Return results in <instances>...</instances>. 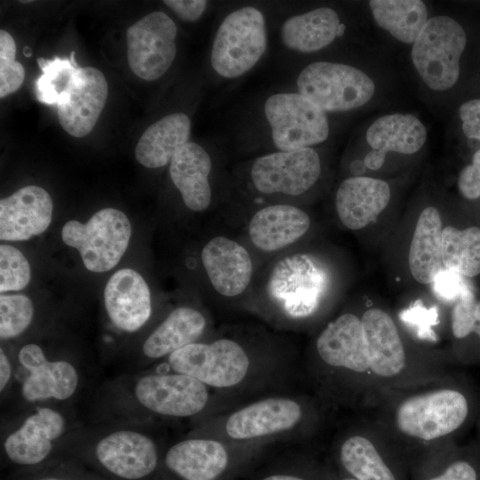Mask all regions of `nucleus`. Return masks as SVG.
Instances as JSON below:
<instances>
[{
	"instance_id": "nucleus-1",
	"label": "nucleus",
	"mask_w": 480,
	"mask_h": 480,
	"mask_svg": "<svg viewBox=\"0 0 480 480\" xmlns=\"http://www.w3.org/2000/svg\"><path fill=\"white\" fill-rule=\"evenodd\" d=\"M268 44L267 20L252 5L229 12L219 24L210 52V64L217 76L237 79L260 61Z\"/></svg>"
},
{
	"instance_id": "nucleus-2",
	"label": "nucleus",
	"mask_w": 480,
	"mask_h": 480,
	"mask_svg": "<svg viewBox=\"0 0 480 480\" xmlns=\"http://www.w3.org/2000/svg\"><path fill=\"white\" fill-rule=\"evenodd\" d=\"M467 43V33L455 19L442 15L428 20L413 43L412 59L429 88L445 91L455 85Z\"/></svg>"
},
{
	"instance_id": "nucleus-3",
	"label": "nucleus",
	"mask_w": 480,
	"mask_h": 480,
	"mask_svg": "<svg viewBox=\"0 0 480 480\" xmlns=\"http://www.w3.org/2000/svg\"><path fill=\"white\" fill-rule=\"evenodd\" d=\"M262 113L276 151L313 148L329 136L326 113L297 91L270 94Z\"/></svg>"
},
{
	"instance_id": "nucleus-4",
	"label": "nucleus",
	"mask_w": 480,
	"mask_h": 480,
	"mask_svg": "<svg viewBox=\"0 0 480 480\" xmlns=\"http://www.w3.org/2000/svg\"><path fill=\"white\" fill-rule=\"evenodd\" d=\"M131 234L129 219L114 208L100 210L86 223L69 220L61 230L63 242L78 250L84 267L96 273L106 272L119 262Z\"/></svg>"
},
{
	"instance_id": "nucleus-5",
	"label": "nucleus",
	"mask_w": 480,
	"mask_h": 480,
	"mask_svg": "<svg viewBox=\"0 0 480 480\" xmlns=\"http://www.w3.org/2000/svg\"><path fill=\"white\" fill-rule=\"evenodd\" d=\"M297 92L325 113L357 108L374 92L372 80L360 69L339 62L315 61L296 78Z\"/></svg>"
},
{
	"instance_id": "nucleus-6",
	"label": "nucleus",
	"mask_w": 480,
	"mask_h": 480,
	"mask_svg": "<svg viewBox=\"0 0 480 480\" xmlns=\"http://www.w3.org/2000/svg\"><path fill=\"white\" fill-rule=\"evenodd\" d=\"M321 171L320 156L314 148L276 150L252 161L249 179L254 190L260 195L297 196L316 183Z\"/></svg>"
},
{
	"instance_id": "nucleus-7",
	"label": "nucleus",
	"mask_w": 480,
	"mask_h": 480,
	"mask_svg": "<svg viewBox=\"0 0 480 480\" xmlns=\"http://www.w3.org/2000/svg\"><path fill=\"white\" fill-rule=\"evenodd\" d=\"M169 364L175 372L193 377L204 385L227 388L243 380L249 359L236 341L221 339L211 344L191 343L171 354Z\"/></svg>"
},
{
	"instance_id": "nucleus-8",
	"label": "nucleus",
	"mask_w": 480,
	"mask_h": 480,
	"mask_svg": "<svg viewBox=\"0 0 480 480\" xmlns=\"http://www.w3.org/2000/svg\"><path fill=\"white\" fill-rule=\"evenodd\" d=\"M177 32L175 22L161 11L152 12L130 26L126 44L131 70L146 81L164 76L176 57Z\"/></svg>"
},
{
	"instance_id": "nucleus-9",
	"label": "nucleus",
	"mask_w": 480,
	"mask_h": 480,
	"mask_svg": "<svg viewBox=\"0 0 480 480\" xmlns=\"http://www.w3.org/2000/svg\"><path fill=\"white\" fill-rule=\"evenodd\" d=\"M468 412V402L461 393L441 389L404 401L396 411V420L402 433L429 441L457 429Z\"/></svg>"
},
{
	"instance_id": "nucleus-10",
	"label": "nucleus",
	"mask_w": 480,
	"mask_h": 480,
	"mask_svg": "<svg viewBox=\"0 0 480 480\" xmlns=\"http://www.w3.org/2000/svg\"><path fill=\"white\" fill-rule=\"evenodd\" d=\"M137 400L158 414L187 417L202 411L208 400L204 383L181 374H153L140 378L135 385Z\"/></svg>"
},
{
	"instance_id": "nucleus-11",
	"label": "nucleus",
	"mask_w": 480,
	"mask_h": 480,
	"mask_svg": "<svg viewBox=\"0 0 480 480\" xmlns=\"http://www.w3.org/2000/svg\"><path fill=\"white\" fill-rule=\"evenodd\" d=\"M108 93L103 73L93 67L77 68L69 91L57 104L61 127L71 136L81 138L95 126Z\"/></svg>"
},
{
	"instance_id": "nucleus-12",
	"label": "nucleus",
	"mask_w": 480,
	"mask_h": 480,
	"mask_svg": "<svg viewBox=\"0 0 480 480\" xmlns=\"http://www.w3.org/2000/svg\"><path fill=\"white\" fill-rule=\"evenodd\" d=\"M53 204L38 186H26L0 200V239L24 241L44 232L51 224Z\"/></svg>"
},
{
	"instance_id": "nucleus-13",
	"label": "nucleus",
	"mask_w": 480,
	"mask_h": 480,
	"mask_svg": "<svg viewBox=\"0 0 480 480\" xmlns=\"http://www.w3.org/2000/svg\"><path fill=\"white\" fill-rule=\"evenodd\" d=\"M95 453L102 466L124 479L142 478L153 472L157 464L152 439L132 430L108 435L98 443Z\"/></svg>"
},
{
	"instance_id": "nucleus-14",
	"label": "nucleus",
	"mask_w": 480,
	"mask_h": 480,
	"mask_svg": "<svg viewBox=\"0 0 480 480\" xmlns=\"http://www.w3.org/2000/svg\"><path fill=\"white\" fill-rule=\"evenodd\" d=\"M108 317L119 329L135 332L151 315V296L144 278L132 268H122L109 278L104 289Z\"/></svg>"
},
{
	"instance_id": "nucleus-15",
	"label": "nucleus",
	"mask_w": 480,
	"mask_h": 480,
	"mask_svg": "<svg viewBox=\"0 0 480 480\" xmlns=\"http://www.w3.org/2000/svg\"><path fill=\"white\" fill-rule=\"evenodd\" d=\"M202 262L213 288L223 296L241 294L251 281L252 262L248 252L228 237L211 239L202 251Z\"/></svg>"
},
{
	"instance_id": "nucleus-16",
	"label": "nucleus",
	"mask_w": 480,
	"mask_h": 480,
	"mask_svg": "<svg viewBox=\"0 0 480 480\" xmlns=\"http://www.w3.org/2000/svg\"><path fill=\"white\" fill-rule=\"evenodd\" d=\"M390 195V188L384 180L364 176L348 178L336 192L338 216L346 228L361 229L387 207Z\"/></svg>"
},
{
	"instance_id": "nucleus-17",
	"label": "nucleus",
	"mask_w": 480,
	"mask_h": 480,
	"mask_svg": "<svg viewBox=\"0 0 480 480\" xmlns=\"http://www.w3.org/2000/svg\"><path fill=\"white\" fill-rule=\"evenodd\" d=\"M64 428L65 420L60 412L47 407L39 408L8 436L4 451L17 464L39 463L49 455L52 442L62 435Z\"/></svg>"
},
{
	"instance_id": "nucleus-18",
	"label": "nucleus",
	"mask_w": 480,
	"mask_h": 480,
	"mask_svg": "<svg viewBox=\"0 0 480 480\" xmlns=\"http://www.w3.org/2000/svg\"><path fill=\"white\" fill-rule=\"evenodd\" d=\"M316 348L329 365L357 372L370 369L362 321L353 314H343L329 323L317 338Z\"/></svg>"
},
{
	"instance_id": "nucleus-19",
	"label": "nucleus",
	"mask_w": 480,
	"mask_h": 480,
	"mask_svg": "<svg viewBox=\"0 0 480 480\" xmlns=\"http://www.w3.org/2000/svg\"><path fill=\"white\" fill-rule=\"evenodd\" d=\"M300 417L296 402L268 398L234 412L227 420L226 431L232 438L250 439L290 429Z\"/></svg>"
},
{
	"instance_id": "nucleus-20",
	"label": "nucleus",
	"mask_w": 480,
	"mask_h": 480,
	"mask_svg": "<svg viewBox=\"0 0 480 480\" xmlns=\"http://www.w3.org/2000/svg\"><path fill=\"white\" fill-rule=\"evenodd\" d=\"M345 29L335 10L319 7L287 17L280 26L279 37L286 49L311 53L332 44Z\"/></svg>"
},
{
	"instance_id": "nucleus-21",
	"label": "nucleus",
	"mask_w": 480,
	"mask_h": 480,
	"mask_svg": "<svg viewBox=\"0 0 480 480\" xmlns=\"http://www.w3.org/2000/svg\"><path fill=\"white\" fill-rule=\"evenodd\" d=\"M212 169L209 152L193 141L185 144L171 160V180L188 209L201 212L209 207L212 202L209 180Z\"/></svg>"
},
{
	"instance_id": "nucleus-22",
	"label": "nucleus",
	"mask_w": 480,
	"mask_h": 480,
	"mask_svg": "<svg viewBox=\"0 0 480 480\" xmlns=\"http://www.w3.org/2000/svg\"><path fill=\"white\" fill-rule=\"evenodd\" d=\"M370 369L379 376L392 377L405 367V353L393 319L383 310L371 308L362 316Z\"/></svg>"
},
{
	"instance_id": "nucleus-23",
	"label": "nucleus",
	"mask_w": 480,
	"mask_h": 480,
	"mask_svg": "<svg viewBox=\"0 0 480 480\" xmlns=\"http://www.w3.org/2000/svg\"><path fill=\"white\" fill-rule=\"evenodd\" d=\"M309 226L310 219L303 210L291 204H273L252 216L249 235L258 248L273 252L298 240Z\"/></svg>"
},
{
	"instance_id": "nucleus-24",
	"label": "nucleus",
	"mask_w": 480,
	"mask_h": 480,
	"mask_svg": "<svg viewBox=\"0 0 480 480\" xmlns=\"http://www.w3.org/2000/svg\"><path fill=\"white\" fill-rule=\"evenodd\" d=\"M191 120L183 112H174L150 124L140 138L137 161L148 168L170 164L175 154L189 141Z\"/></svg>"
},
{
	"instance_id": "nucleus-25",
	"label": "nucleus",
	"mask_w": 480,
	"mask_h": 480,
	"mask_svg": "<svg viewBox=\"0 0 480 480\" xmlns=\"http://www.w3.org/2000/svg\"><path fill=\"white\" fill-rule=\"evenodd\" d=\"M165 463L186 480H213L227 468L228 453L217 441L188 439L168 450Z\"/></svg>"
},
{
	"instance_id": "nucleus-26",
	"label": "nucleus",
	"mask_w": 480,
	"mask_h": 480,
	"mask_svg": "<svg viewBox=\"0 0 480 480\" xmlns=\"http://www.w3.org/2000/svg\"><path fill=\"white\" fill-rule=\"evenodd\" d=\"M442 220L438 210L429 206L420 214L409 251V268L420 284H431L442 268Z\"/></svg>"
},
{
	"instance_id": "nucleus-27",
	"label": "nucleus",
	"mask_w": 480,
	"mask_h": 480,
	"mask_svg": "<svg viewBox=\"0 0 480 480\" xmlns=\"http://www.w3.org/2000/svg\"><path fill=\"white\" fill-rule=\"evenodd\" d=\"M205 319L197 310L180 307L172 310L143 344L149 358H160L194 343L204 332Z\"/></svg>"
},
{
	"instance_id": "nucleus-28",
	"label": "nucleus",
	"mask_w": 480,
	"mask_h": 480,
	"mask_svg": "<svg viewBox=\"0 0 480 480\" xmlns=\"http://www.w3.org/2000/svg\"><path fill=\"white\" fill-rule=\"evenodd\" d=\"M427 139L424 124L411 114H391L372 123L366 132V140L374 150L413 154Z\"/></svg>"
},
{
	"instance_id": "nucleus-29",
	"label": "nucleus",
	"mask_w": 480,
	"mask_h": 480,
	"mask_svg": "<svg viewBox=\"0 0 480 480\" xmlns=\"http://www.w3.org/2000/svg\"><path fill=\"white\" fill-rule=\"evenodd\" d=\"M369 6L377 24L404 43H414L428 21L420 0H372Z\"/></svg>"
},
{
	"instance_id": "nucleus-30",
	"label": "nucleus",
	"mask_w": 480,
	"mask_h": 480,
	"mask_svg": "<svg viewBox=\"0 0 480 480\" xmlns=\"http://www.w3.org/2000/svg\"><path fill=\"white\" fill-rule=\"evenodd\" d=\"M28 372L22 384V395L29 402L50 398L68 399L75 393L78 384L77 372L67 361L45 360Z\"/></svg>"
},
{
	"instance_id": "nucleus-31",
	"label": "nucleus",
	"mask_w": 480,
	"mask_h": 480,
	"mask_svg": "<svg viewBox=\"0 0 480 480\" xmlns=\"http://www.w3.org/2000/svg\"><path fill=\"white\" fill-rule=\"evenodd\" d=\"M442 263L444 268L462 276L480 274V228L472 226L458 229L447 226L442 230Z\"/></svg>"
},
{
	"instance_id": "nucleus-32",
	"label": "nucleus",
	"mask_w": 480,
	"mask_h": 480,
	"mask_svg": "<svg viewBox=\"0 0 480 480\" xmlns=\"http://www.w3.org/2000/svg\"><path fill=\"white\" fill-rule=\"evenodd\" d=\"M344 468L356 480H396L370 440L355 436L344 442L340 449Z\"/></svg>"
},
{
	"instance_id": "nucleus-33",
	"label": "nucleus",
	"mask_w": 480,
	"mask_h": 480,
	"mask_svg": "<svg viewBox=\"0 0 480 480\" xmlns=\"http://www.w3.org/2000/svg\"><path fill=\"white\" fill-rule=\"evenodd\" d=\"M43 74L36 82L37 100L44 104H58L62 95L69 91L77 68L69 58L54 57L52 60L37 58Z\"/></svg>"
},
{
	"instance_id": "nucleus-34",
	"label": "nucleus",
	"mask_w": 480,
	"mask_h": 480,
	"mask_svg": "<svg viewBox=\"0 0 480 480\" xmlns=\"http://www.w3.org/2000/svg\"><path fill=\"white\" fill-rule=\"evenodd\" d=\"M34 307L23 294L0 296V337L12 339L21 334L31 324Z\"/></svg>"
},
{
	"instance_id": "nucleus-35",
	"label": "nucleus",
	"mask_w": 480,
	"mask_h": 480,
	"mask_svg": "<svg viewBox=\"0 0 480 480\" xmlns=\"http://www.w3.org/2000/svg\"><path fill=\"white\" fill-rule=\"evenodd\" d=\"M28 260L20 251L8 244L0 245V292L19 291L30 281Z\"/></svg>"
},
{
	"instance_id": "nucleus-36",
	"label": "nucleus",
	"mask_w": 480,
	"mask_h": 480,
	"mask_svg": "<svg viewBox=\"0 0 480 480\" xmlns=\"http://www.w3.org/2000/svg\"><path fill=\"white\" fill-rule=\"evenodd\" d=\"M16 44L13 37L4 29L0 30V98L16 92L25 78L21 63L15 61Z\"/></svg>"
},
{
	"instance_id": "nucleus-37",
	"label": "nucleus",
	"mask_w": 480,
	"mask_h": 480,
	"mask_svg": "<svg viewBox=\"0 0 480 480\" xmlns=\"http://www.w3.org/2000/svg\"><path fill=\"white\" fill-rule=\"evenodd\" d=\"M452 332L462 339L474 332L480 337V300L467 291L455 302L452 312Z\"/></svg>"
},
{
	"instance_id": "nucleus-38",
	"label": "nucleus",
	"mask_w": 480,
	"mask_h": 480,
	"mask_svg": "<svg viewBox=\"0 0 480 480\" xmlns=\"http://www.w3.org/2000/svg\"><path fill=\"white\" fill-rule=\"evenodd\" d=\"M457 184L460 194L465 199L476 200L480 197V148L474 152L470 164L460 172Z\"/></svg>"
},
{
	"instance_id": "nucleus-39",
	"label": "nucleus",
	"mask_w": 480,
	"mask_h": 480,
	"mask_svg": "<svg viewBox=\"0 0 480 480\" xmlns=\"http://www.w3.org/2000/svg\"><path fill=\"white\" fill-rule=\"evenodd\" d=\"M460 128L469 141L480 143V98L462 102L458 109Z\"/></svg>"
},
{
	"instance_id": "nucleus-40",
	"label": "nucleus",
	"mask_w": 480,
	"mask_h": 480,
	"mask_svg": "<svg viewBox=\"0 0 480 480\" xmlns=\"http://www.w3.org/2000/svg\"><path fill=\"white\" fill-rule=\"evenodd\" d=\"M401 318L418 328L419 336L421 338L433 339L430 326L437 324V311L435 308H425L421 302L417 301L411 308L401 314Z\"/></svg>"
},
{
	"instance_id": "nucleus-41",
	"label": "nucleus",
	"mask_w": 480,
	"mask_h": 480,
	"mask_svg": "<svg viewBox=\"0 0 480 480\" xmlns=\"http://www.w3.org/2000/svg\"><path fill=\"white\" fill-rule=\"evenodd\" d=\"M460 275L443 268L434 278L432 289L438 299L449 301L458 300L468 290H461Z\"/></svg>"
},
{
	"instance_id": "nucleus-42",
	"label": "nucleus",
	"mask_w": 480,
	"mask_h": 480,
	"mask_svg": "<svg viewBox=\"0 0 480 480\" xmlns=\"http://www.w3.org/2000/svg\"><path fill=\"white\" fill-rule=\"evenodd\" d=\"M164 4L182 21L196 22L208 6L205 0H165Z\"/></svg>"
},
{
	"instance_id": "nucleus-43",
	"label": "nucleus",
	"mask_w": 480,
	"mask_h": 480,
	"mask_svg": "<svg viewBox=\"0 0 480 480\" xmlns=\"http://www.w3.org/2000/svg\"><path fill=\"white\" fill-rule=\"evenodd\" d=\"M429 480H476L475 469L466 461L452 463L445 471Z\"/></svg>"
},
{
	"instance_id": "nucleus-44",
	"label": "nucleus",
	"mask_w": 480,
	"mask_h": 480,
	"mask_svg": "<svg viewBox=\"0 0 480 480\" xmlns=\"http://www.w3.org/2000/svg\"><path fill=\"white\" fill-rule=\"evenodd\" d=\"M21 365L28 372L42 364L46 359L42 348L36 344L22 347L18 356Z\"/></svg>"
},
{
	"instance_id": "nucleus-45",
	"label": "nucleus",
	"mask_w": 480,
	"mask_h": 480,
	"mask_svg": "<svg viewBox=\"0 0 480 480\" xmlns=\"http://www.w3.org/2000/svg\"><path fill=\"white\" fill-rule=\"evenodd\" d=\"M11 364L4 350H0V390L3 391L11 378Z\"/></svg>"
},
{
	"instance_id": "nucleus-46",
	"label": "nucleus",
	"mask_w": 480,
	"mask_h": 480,
	"mask_svg": "<svg viewBox=\"0 0 480 480\" xmlns=\"http://www.w3.org/2000/svg\"><path fill=\"white\" fill-rule=\"evenodd\" d=\"M385 153L372 149L364 156L363 162L366 168L371 170H378L382 166L385 160Z\"/></svg>"
},
{
	"instance_id": "nucleus-47",
	"label": "nucleus",
	"mask_w": 480,
	"mask_h": 480,
	"mask_svg": "<svg viewBox=\"0 0 480 480\" xmlns=\"http://www.w3.org/2000/svg\"><path fill=\"white\" fill-rule=\"evenodd\" d=\"M366 166L362 161H355L352 163L350 169L353 174L359 175L364 172Z\"/></svg>"
},
{
	"instance_id": "nucleus-48",
	"label": "nucleus",
	"mask_w": 480,
	"mask_h": 480,
	"mask_svg": "<svg viewBox=\"0 0 480 480\" xmlns=\"http://www.w3.org/2000/svg\"><path fill=\"white\" fill-rule=\"evenodd\" d=\"M263 480H303V479L296 477V476H292L276 475V476H271L266 477Z\"/></svg>"
},
{
	"instance_id": "nucleus-49",
	"label": "nucleus",
	"mask_w": 480,
	"mask_h": 480,
	"mask_svg": "<svg viewBox=\"0 0 480 480\" xmlns=\"http://www.w3.org/2000/svg\"><path fill=\"white\" fill-rule=\"evenodd\" d=\"M69 60H70L73 66H75L76 68H79V66L77 65V63L76 61L75 52H71L70 56H69Z\"/></svg>"
},
{
	"instance_id": "nucleus-50",
	"label": "nucleus",
	"mask_w": 480,
	"mask_h": 480,
	"mask_svg": "<svg viewBox=\"0 0 480 480\" xmlns=\"http://www.w3.org/2000/svg\"><path fill=\"white\" fill-rule=\"evenodd\" d=\"M23 52H24L25 56H27V57H29L30 53H31V52H30V50H29V48L28 46H26L24 48Z\"/></svg>"
},
{
	"instance_id": "nucleus-51",
	"label": "nucleus",
	"mask_w": 480,
	"mask_h": 480,
	"mask_svg": "<svg viewBox=\"0 0 480 480\" xmlns=\"http://www.w3.org/2000/svg\"><path fill=\"white\" fill-rule=\"evenodd\" d=\"M41 480H60V479H57V478H44V479H41Z\"/></svg>"
},
{
	"instance_id": "nucleus-52",
	"label": "nucleus",
	"mask_w": 480,
	"mask_h": 480,
	"mask_svg": "<svg viewBox=\"0 0 480 480\" xmlns=\"http://www.w3.org/2000/svg\"><path fill=\"white\" fill-rule=\"evenodd\" d=\"M344 480H356V479H354V478H346Z\"/></svg>"
}]
</instances>
